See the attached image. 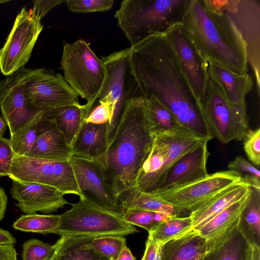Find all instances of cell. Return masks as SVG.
<instances>
[{
	"mask_svg": "<svg viewBox=\"0 0 260 260\" xmlns=\"http://www.w3.org/2000/svg\"><path fill=\"white\" fill-rule=\"evenodd\" d=\"M131 48L129 61L140 96L145 99L155 96L182 126L212 139L165 34L151 35Z\"/></svg>",
	"mask_w": 260,
	"mask_h": 260,
	"instance_id": "1",
	"label": "cell"
},
{
	"mask_svg": "<svg viewBox=\"0 0 260 260\" xmlns=\"http://www.w3.org/2000/svg\"><path fill=\"white\" fill-rule=\"evenodd\" d=\"M154 139L146 100L141 96L129 99L125 104L109 139L105 155L100 164L117 197L135 186Z\"/></svg>",
	"mask_w": 260,
	"mask_h": 260,
	"instance_id": "2",
	"label": "cell"
},
{
	"mask_svg": "<svg viewBox=\"0 0 260 260\" xmlns=\"http://www.w3.org/2000/svg\"><path fill=\"white\" fill-rule=\"evenodd\" d=\"M181 23L207 62L248 73L246 44L215 0H188Z\"/></svg>",
	"mask_w": 260,
	"mask_h": 260,
	"instance_id": "3",
	"label": "cell"
},
{
	"mask_svg": "<svg viewBox=\"0 0 260 260\" xmlns=\"http://www.w3.org/2000/svg\"><path fill=\"white\" fill-rule=\"evenodd\" d=\"M188 0H124L115 14L118 26L135 46L181 23Z\"/></svg>",
	"mask_w": 260,
	"mask_h": 260,
	"instance_id": "4",
	"label": "cell"
},
{
	"mask_svg": "<svg viewBox=\"0 0 260 260\" xmlns=\"http://www.w3.org/2000/svg\"><path fill=\"white\" fill-rule=\"evenodd\" d=\"M210 140L182 126L170 131L155 132L151 150L139 171L134 187L143 192L153 194L179 158Z\"/></svg>",
	"mask_w": 260,
	"mask_h": 260,
	"instance_id": "5",
	"label": "cell"
},
{
	"mask_svg": "<svg viewBox=\"0 0 260 260\" xmlns=\"http://www.w3.org/2000/svg\"><path fill=\"white\" fill-rule=\"evenodd\" d=\"M60 66L66 82L78 96L87 101L83 106L88 116L108 79L102 59L87 42L79 39L63 45Z\"/></svg>",
	"mask_w": 260,
	"mask_h": 260,
	"instance_id": "6",
	"label": "cell"
},
{
	"mask_svg": "<svg viewBox=\"0 0 260 260\" xmlns=\"http://www.w3.org/2000/svg\"><path fill=\"white\" fill-rule=\"evenodd\" d=\"M134 225L126 222L123 215L100 209L84 199L72 204L60 215L54 234L61 236L101 237L126 236L138 233Z\"/></svg>",
	"mask_w": 260,
	"mask_h": 260,
	"instance_id": "7",
	"label": "cell"
},
{
	"mask_svg": "<svg viewBox=\"0 0 260 260\" xmlns=\"http://www.w3.org/2000/svg\"><path fill=\"white\" fill-rule=\"evenodd\" d=\"M198 105L213 138L223 144L244 140L250 129L246 104L237 106L229 102L210 78L205 98Z\"/></svg>",
	"mask_w": 260,
	"mask_h": 260,
	"instance_id": "8",
	"label": "cell"
},
{
	"mask_svg": "<svg viewBox=\"0 0 260 260\" xmlns=\"http://www.w3.org/2000/svg\"><path fill=\"white\" fill-rule=\"evenodd\" d=\"M131 50L132 48L129 47L101 58L107 72L108 79L101 96L92 108L99 101L106 102L110 105L112 118L110 124L109 140L126 102L133 98L140 96L129 61Z\"/></svg>",
	"mask_w": 260,
	"mask_h": 260,
	"instance_id": "9",
	"label": "cell"
},
{
	"mask_svg": "<svg viewBox=\"0 0 260 260\" xmlns=\"http://www.w3.org/2000/svg\"><path fill=\"white\" fill-rule=\"evenodd\" d=\"M9 177L11 179L48 185L64 195H77L80 199H84L69 161L15 155Z\"/></svg>",
	"mask_w": 260,
	"mask_h": 260,
	"instance_id": "10",
	"label": "cell"
},
{
	"mask_svg": "<svg viewBox=\"0 0 260 260\" xmlns=\"http://www.w3.org/2000/svg\"><path fill=\"white\" fill-rule=\"evenodd\" d=\"M43 26L32 9L22 8L0 49V67L8 76L24 68L31 57Z\"/></svg>",
	"mask_w": 260,
	"mask_h": 260,
	"instance_id": "11",
	"label": "cell"
},
{
	"mask_svg": "<svg viewBox=\"0 0 260 260\" xmlns=\"http://www.w3.org/2000/svg\"><path fill=\"white\" fill-rule=\"evenodd\" d=\"M36 70L23 68L0 81V109L11 137L44 113L29 104L24 93L25 83Z\"/></svg>",
	"mask_w": 260,
	"mask_h": 260,
	"instance_id": "12",
	"label": "cell"
},
{
	"mask_svg": "<svg viewBox=\"0 0 260 260\" xmlns=\"http://www.w3.org/2000/svg\"><path fill=\"white\" fill-rule=\"evenodd\" d=\"M241 181V176L236 172L220 171L186 184L159 191L153 195L190 214L218 192Z\"/></svg>",
	"mask_w": 260,
	"mask_h": 260,
	"instance_id": "13",
	"label": "cell"
},
{
	"mask_svg": "<svg viewBox=\"0 0 260 260\" xmlns=\"http://www.w3.org/2000/svg\"><path fill=\"white\" fill-rule=\"evenodd\" d=\"M244 40L248 64L252 70L258 94L260 89V1L215 0Z\"/></svg>",
	"mask_w": 260,
	"mask_h": 260,
	"instance_id": "14",
	"label": "cell"
},
{
	"mask_svg": "<svg viewBox=\"0 0 260 260\" xmlns=\"http://www.w3.org/2000/svg\"><path fill=\"white\" fill-rule=\"evenodd\" d=\"M165 35L175 52L197 103L202 102L209 82L208 62L200 55L181 23L172 26Z\"/></svg>",
	"mask_w": 260,
	"mask_h": 260,
	"instance_id": "15",
	"label": "cell"
},
{
	"mask_svg": "<svg viewBox=\"0 0 260 260\" xmlns=\"http://www.w3.org/2000/svg\"><path fill=\"white\" fill-rule=\"evenodd\" d=\"M69 162L84 200L100 209L123 215L117 197L99 163L76 156H72Z\"/></svg>",
	"mask_w": 260,
	"mask_h": 260,
	"instance_id": "16",
	"label": "cell"
},
{
	"mask_svg": "<svg viewBox=\"0 0 260 260\" xmlns=\"http://www.w3.org/2000/svg\"><path fill=\"white\" fill-rule=\"evenodd\" d=\"M24 93L29 104L43 110L81 105L78 95L64 77L44 69H36L25 83Z\"/></svg>",
	"mask_w": 260,
	"mask_h": 260,
	"instance_id": "17",
	"label": "cell"
},
{
	"mask_svg": "<svg viewBox=\"0 0 260 260\" xmlns=\"http://www.w3.org/2000/svg\"><path fill=\"white\" fill-rule=\"evenodd\" d=\"M12 197L16 206L25 214L41 212L48 214L63 208L69 202L57 189L42 184L12 179Z\"/></svg>",
	"mask_w": 260,
	"mask_h": 260,
	"instance_id": "18",
	"label": "cell"
},
{
	"mask_svg": "<svg viewBox=\"0 0 260 260\" xmlns=\"http://www.w3.org/2000/svg\"><path fill=\"white\" fill-rule=\"evenodd\" d=\"M36 131L35 143L25 156L69 161L72 156L71 147L53 119L43 116L37 123Z\"/></svg>",
	"mask_w": 260,
	"mask_h": 260,
	"instance_id": "19",
	"label": "cell"
},
{
	"mask_svg": "<svg viewBox=\"0 0 260 260\" xmlns=\"http://www.w3.org/2000/svg\"><path fill=\"white\" fill-rule=\"evenodd\" d=\"M249 196L250 190L240 200L196 230L206 240L207 252L219 247L238 230L241 214Z\"/></svg>",
	"mask_w": 260,
	"mask_h": 260,
	"instance_id": "20",
	"label": "cell"
},
{
	"mask_svg": "<svg viewBox=\"0 0 260 260\" xmlns=\"http://www.w3.org/2000/svg\"><path fill=\"white\" fill-rule=\"evenodd\" d=\"M208 142H205L179 158L171 168L157 192L206 177L208 174L207 163L210 154Z\"/></svg>",
	"mask_w": 260,
	"mask_h": 260,
	"instance_id": "21",
	"label": "cell"
},
{
	"mask_svg": "<svg viewBox=\"0 0 260 260\" xmlns=\"http://www.w3.org/2000/svg\"><path fill=\"white\" fill-rule=\"evenodd\" d=\"M110 124H97L84 121L71 146L72 156L93 160L100 164L109 144Z\"/></svg>",
	"mask_w": 260,
	"mask_h": 260,
	"instance_id": "22",
	"label": "cell"
},
{
	"mask_svg": "<svg viewBox=\"0 0 260 260\" xmlns=\"http://www.w3.org/2000/svg\"><path fill=\"white\" fill-rule=\"evenodd\" d=\"M209 78L216 84L230 103L246 104V96L254 87L253 78L248 74H239L221 66L208 62Z\"/></svg>",
	"mask_w": 260,
	"mask_h": 260,
	"instance_id": "23",
	"label": "cell"
},
{
	"mask_svg": "<svg viewBox=\"0 0 260 260\" xmlns=\"http://www.w3.org/2000/svg\"><path fill=\"white\" fill-rule=\"evenodd\" d=\"M249 190L250 186L241 181L217 193L202 207L190 214L192 229L198 230L229 206L242 199Z\"/></svg>",
	"mask_w": 260,
	"mask_h": 260,
	"instance_id": "24",
	"label": "cell"
},
{
	"mask_svg": "<svg viewBox=\"0 0 260 260\" xmlns=\"http://www.w3.org/2000/svg\"><path fill=\"white\" fill-rule=\"evenodd\" d=\"M207 252L206 239L193 229L161 247V260H202Z\"/></svg>",
	"mask_w": 260,
	"mask_h": 260,
	"instance_id": "25",
	"label": "cell"
},
{
	"mask_svg": "<svg viewBox=\"0 0 260 260\" xmlns=\"http://www.w3.org/2000/svg\"><path fill=\"white\" fill-rule=\"evenodd\" d=\"M122 210L134 209L164 213L177 217H186L190 213L178 208L159 198L143 192L135 187L121 192L117 197Z\"/></svg>",
	"mask_w": 260,
	"mask_h": 260,
	"instance_id": "26",
	"label": "cell"
},
{
	"mask_svg": "<svg viewBox=\"0 0 260 260\" xmlns=\"http://www.w3.org/2000/svg\"><path fill=\"white\" fill-rule=\"evenodd\" d=\"M43 116L52 119L71 147L87 115L83 105L61 107L45 110Z\"/></svg>",
	"mask_w": 260,
	"mask_h": 260,
	"instance_id": "27",
	"label": "cell"
},
{
	"mask_svg": "<svg viewBox=\"0 0 260 260\" xmlns=\"http://www.w3.org/2000/svg\"><path fill=\"white\" fill-rule=\"evenodd\" d=\"M94 237L60 236L54 244L58 260H111L91 247L90 243Z\"/></svg>",
	"mask_w": 260,
	"mask_h": 260,
	"instance_id": "28",
	"label": "cell"
},
{
	"mask_svg": "<svg viewBox=\"0 0 260 260\" xmlns=\"http://www.w3.org/2000/svg\"><path fill=\"white\" fill-rule=\"evenodd\" d=\"M238 230L250 245L260 247V189L250 187V196L239 223Z\"/></svg>",
	"mask_w": 260,
	"mask_h": 260,
	"instance_id": "29",
	"label": "cell"
},
{
	"mask_svg": "<svg viewBox=\"0 0 260 260\" xmlns=\"http://www.w3.org/2000/svg\"><path fill=\"white\" fill-rule=\"evenodd\" d=\"M249 243L237 230L218 248L206 252L202 260H246Z\"/></svg>",
	"mask_w": 260,
	"mask_h": 260,
	"instance_id": "30",
	"label": "cell"
},
{
	"mask_svg": "<svg viewBox=\"0 0 260 260\" xmlns=\"http://www.w3.org/2000/svg\"><path fill=\"white\" fill-rule=\"evenodd\" d=\"M60 215L32 213L21 215L13 223L14 229L25 232L54 233L58 227Z\"/></svg>",
	"mask_w": 260,
	"mask_h": 260,
	"instance_id": "31",
	"label": "cell"
},
{
	"mask_svg": "<svg viewBox=\"0 0 260 260\" xmlns=\"http://www.w3.org/2000/svg\"><path fill=\"white\" fill-rule=\"evenodd\" d=\"M191 229L192 223L190 215L173 217L161 222L148 232V238L162 246L167 242L181 236Z\"/></svg>",
	"mask_w": 260,
	"mask_h": 260,
	"instance_id": "32",
	"label": "cell"
},
{
	"mask_svg": "<svg viewBox=\"0 0 260 260\" xmlns=\"http://www.w3.org/2000/svg\"><path fill=\"white\" fill-rule=\"evenodd\" d=\"M146 100L154 132L170 131L181 126L170 111L155 96L152 95Z\"/></svg>",
	"mask_w": 260,
	"mask_h": 260,
	"instance_id": "33",
	"label": "cell"
},
{
	"mask_svg": "<svg viewBox=\"0 0 260 260\" xmlns=\"http://www.w3.org/2000/svg\"><path fill=\"white\" fill-rule=\"evenodd\" d=\"M122 210L123 217L126 222L143 228L148 232L161 222L177 217L164 213L144 210L127 209Z\"/></svg>",
	"mask_w": 260,
	"mask_h": 260,
	"instance_id": "34",
	"label": "cell"
},
{
	"mask_svg": "<svg viewBox=\"0 0 260 260\" xmlns=\"http://www.w3.org/2000/svg\"><path fill=\"white\" fill-rule=\"evenodd\" d=\"M90 245L97 252L111 260H116L121 251L126 246L125 238L116 235L94 237Z\"/></svg>",
	"mask_w": 260,
	"mask_h": 260,
	"instance_id": "35",
	"label": "cell"
},
{
	"mask_svg": "<svg viewBox=\"0 0 260 260\" xmlns=\"http://www.w3.org/2000/svg\"><path fill=\"white\" fill-rule=\"evenodd\" d=\"M43 115L10 137V140L15 155L26 156L28 154L36 139L37 123Z\"/></svg>",
	"mask_w": 260,
	"mask_h": 260,
	"instance_id": "36",
	"label": "cell"
},
{
	"mask_svg": "<svg viewBox=\"0 0 260 260\" xmlns=\"http://www.w3.org/2000/svg\"><path fill=\"white\" fill-rule=\"evenodd\" d=\"M229 170L234 171L241 176V182L250 187L260 189V172L258 168L242 156L236 157L228 165Z\"/></svg>",
	"mask_w": 260,
	"mask_h": 260,
	"instance_id": "37",
	"label": "cell"
},
{
	"mask_svg": "<svg viewBox=\"0 0 260 260\" xmlns=\"http://www.w3.org/2000/svg\"><path fill=\"white\" fill-rule=\"evenodd\" d=\"M55 251L51 245L37 239H31L23 244L22 260H49Z\"/></svg>",
	"mask_w": 260,
	"mask_h": 260,
	"instance_id": "38",
	"label": "cell"
},
{
	"mask_svg": "<svg viewBox=\"0 0 260 260\" xmlns=\"http://www.w3.org/2000/svg\"><path fill=\"white\" fill-rule=\"evenodd\" d=\"M66 5L70 11L75 13L104 12L110 10L114 0H67Z\"/></svg>",
	"mask_w": 260,
	"mask_h": 260,
	"instance_id": "39",
	"label": "cell"
},
{
	"mask_svg": "<svg viewBox=\"0 0 260 260\" xmlns=\"http://www.w3.org/2000/svg\"><path fill=\"white\" fill-rule=\"evenodd\" d=\"M244 150L249 160L254 165L260 166V128L249 129L244 139Z\"/></svg>",
	"mask_w": 260,
	"mask_h": 260,
	"instance_id": "40",
	"label": "cell"
},
{
	"mask_svg": "<svg viewBox=\"0 0 260 260\" xmlns=\"http://www.w3.org/2000/svg\"><path fill=\"white\" fill-rule=\"evenodd\" d=\"M15 155L10 140L0 136V176H9Z\"/></svg>",
	"mask_w": 260,
	"mask_h": 260,
	"instance_id": "41",
	"label": "cell"
},
{
	"mask_svg": "<svg viewBox=\"0 0 260 260\" xmlns=\"http://www.w3.org/2000/svg\"><path fill=\"white\" fill-rule=\"evenodd\" d=\"M112 118V112L110 105L106 102L99 101L91 110L85 121L88 122L101 124L110 123Z\"/></svg>",
	"mask_w": 260,
	"mask_h": 260,
	"instance_id": "42",
	"label": "cell"
},
{
	"mask_svg": "<svg viewBox=\"0 0 260 260\" xmlns=\"http://www.w3.org/2000/svg\"><path fill=\"white\" fill-rule=\"evenodd\" d=\"M34 7L32 9L36 15L41 20L49 12L56 6L66 3L62 0H35L32 1Z\"/></svg>",
	"mask_w": 260,
	"mask_h": 260,
	"instance_id": "43",
	"label": "cell"
},
{
	"mask_svg": "<svg viewBox=\"0 0 260 260\" xmlns=\"http://www.w3.org/2000/svg\"><path fill=\"white\" fill-rule=\"evenodd\" d=\"M161 247L150 238H147L145 250L141 260H161Z\"/></svg>",
	"mask_w": 260,
	"mask_h": 260,
	"instance_id": "44",
	"label": "cell"
},
{
	"mask_svg": "<svg viewBox=\"0 0 260 260\" xmlns=\"http://www.w3.org/2000/svg\"><path fill=\"white\" fill-rule=\"evenodd\" d=\"M16 238L8 231L0 228V246L14 247Z\"/></svg>",
	"mask_w": 260,
	"mask_h": 260,
	"instance_id": "45",
	"label": "cell"
},
{
	"mask_svg": "<svg viewBox=\"0 0 260 260\" xmlns=\"http://www.w3.org/2000/svg\"><path fill=\"white\" fill-rule=\"evenodd\" d=\"M17 255L14 247L0 246V260H17Z\"/></svg>",
	"mask_w": 260,
	"mask_h": 260,
	"instance_id": "46",
	"label": "cell"
},
{
	"mask_svg": "<svg viewBox=\"0 0 260 260\" xmlns=\"http://www.w3.org/2000/svg\"><path fill=\"white\" fill-rule=\"evenodd\" d=\"M8 198L5 190L0 186V221L5 216Z\"/></svg>",
	"mask_w": 260,
	"mask_h": 260,
	"instance_id": "47",
	"label": "cell"
},
{
	"mask_svg": "<svg viewBox=\"0 0 260 260\" xmlns=\"http://www.w3.org/2000/svg\"><path fill=\"white\" fill-rule=\"evenodd\" d=\"M116 260H136L131 251L127 246H125L120 252Z\"/></svg>",
	"mask_w": 260,
	"mask_h": 260,
	"instance_id": "48",
	"label": "cell"
},
{
	"mask_svg": "<svg viewBox=\"0 0 260 260\" xmlns=\"http://www.w3.org/2000/svg\"><path fill=\"white\" fill-rule=\"evenodd\" d=\"M7 126L6 122L0 115V136H3L6 132Z\"/></svg>",
	"mask_w": 260,
	"mask_h": 260,
	"instance_id": "49",
	"label": "cell"
},
{
	"mask_svg": "<svg viewBox=\"0 0 260 260\" xmlns=\"http://www.w3.org/2000/svg\"><path fill=\"white\" fill-rule=\"evenodd\" d=\"M49 260H58L56 253L55 251L54 254Z\"/></svg>",
	"mask_w": 260,
	"mask_h": 260,
	"instance_id": "50",
	"label": "cell"
},
{
	"mask_svg": "<svg viewBox=\"0 0 260 260\" xmlns=\"http://www.w3.org/2000/svg\"><path fill=\"white\" fill-rule=\"evenodd\" d=\"M10 1H9V0H0V5L6 3H8Z\"/></svg>",
	"mask_w": 260,
	"mask_h": 260,
	"instance_id": "51",
	"label": "cell"
},
{
	"mask_svg": "<svg viewBox=\"0 0 260 260\" xmlns=\"http://www.w3.org/2000/svg\"><path fill=\"white\" fill-rule=\"evenodd\" d=\"M2 74V71H1V67H0V76H1V74Z\"/></svg>",
	"mask_w": 260,
	"mask_h": 260,
	"instance_id": "52",
	"label": "cell"
}]
</instances>
